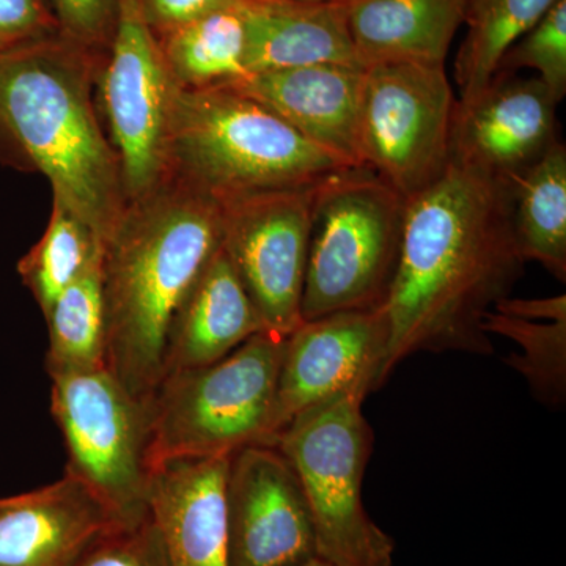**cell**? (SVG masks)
I'll return each mask as SVG.
<instances>
[{"instance_id": "1", "label": "cell", "mask_w": 566, "mask_h": 566, "mask_svg": "<svg viewBox=\"0 0 566 566\" xmlns=\"http://www.w3.org/2000/svg\"><path fill=\"white\" fill-rule=\"evenodd\" d=\"M512 219V185L450 164L408 200L397 273L385 311L382 385L420 352L491 354L483 319L524 273Z\"/></svg>"}, {"instance_id": "2", "label": "cell", "mask_w": 566, "mask_h": 566, "mask_svg": "<svg viewBox=\"0 0 566 566\" xmlns=\"http://www.w3.org/2000/svg\"><path fill=\"white\" fill-rule=\"evenodd\" d=\"M221 243V203L174 178L128 203L104 241V364L144 405L161 382L175 316Z\"/></svg>"}, {"instance_id": "3", "label": "cell", "mask_w": 566, "mask_h": 566, "mask_svg": "<svg viewBox=\"0 0 566 566\" xmlns=\"http://www.w3.org/2000/svg\"><path fill=\"white\" fill-rule=\"evenodd\" d=\"M103 59L61 33L0 54V159L44 175L104 244L128 203L96 109Z\"/></svg>"}, {"instance_id": "4", "label": "cell", "mask_w": 566, "mask_h": 566, "mask_svg": "<svg viewBox=\"0 0 566 566\" xmlns=\"http://www.w3.org/2000/svg\"><path fill=\"white\" fill-rule=\"evenodd\" d=\"M346 167L244 93L175 91L170 178L216 202L312 188Z\"/></svg>"}, {"instance_id": "5", "label": "cell", "mask_w": 566, "mask_h": 566, "mask_svg": "<svg viewBox=\"0 0 566 566\" xmlns=\"http://www.w3.org/2000/svg\"><path fill=\"white\" fill-rule=\"evenodd\" d=\"M286 337L263 331L222 359L166 375L147 409V468L271 446Z\"/></svg>"}, {"instance_id": "6", "label": "cell", "mask_w": 566, "mask_h": 566, "mask_svg": "<svg viewBox=\"0 0 566 566\" xmlns=\"http://www.w3.org/2000/svg\"><path fill=\"white\" fill-rule=\"evenodd\" d=\"M408 200L365 166L346 167L312 191L303 322L386 304L397 273Z\"/></svg>"}, {"instance_id": "7", "label": "cell", "mask_w": 566, "mask_h": 566, "mask_svg": "<svg viewBox=\"0 0 566 566\" xmlns=\"http://www.w3.org/2000/svg\"><path fill=\"white\" fill-rule=\"evenodd\" d=\"M364 392L331 398L294 417L273 446L289 458L311 506L318 556L338 566H392L394 539L363 502L374 430Z\"/></svg>"}, {"instance_id": "8", "label": "cell", "mask_w": 566, "mask_h": 566, "mask_svg": "<svg viewBox=\"0 0 566 566\" xmlns=\"http://www.w3.org/2000/svg\"><path fill=\"white\" fill-rule=\"evenodd\" d=\"M51 408L65 441V474L118 523L148 515L147 409L106 367L51 375Z\"/></svg>"}, {"instance_id": "9", "label": "cell", "mask_w": 566, "mask_h": 566, "mask_svg": "<svg viewBox=\"0 0 566 566\" xmlns=\"http://www.w3.org/2000/svg\"><path fill=\"white\" fill-rule=\"evenodd\" d=\"M175 87L137 0H118V22L95 82L104 133L120 166L126 203L170 180Z\"/></svg>"}, {"instance_id": "10", "label": "cell", "mask_w": 566, "mask_h": 566, "mask_svg": "<svg viewBox=\"0 0 566 566\" xmlns=\"http://www.w3.org/2000/svg\"><path fill=\"white\" fill-rule=\"evenodd\" d=\"M455 103L446 65L367 66L359 123L363 166L406 200L430 188L450 166Z\"/></svg>"}, {"instance_id": "11", "label": "cell", "mask_w": 566, "mask_h": 566, "mask_svg": "<svg viewBox=\"0 0 566 566\" xmlns=\"http://www.w3.org/2000/svg\"><path fill=\"white\" fill-rule=\"evenodd\" d=\"M312 191L314 186L259 192L221 203L223 252L264 329L282 337L303 324Z\"/></svg>"}, {"instance_id": "12", "label": "cell", "mask_w": 566, "mask_h": 566, "mask_svg": "<svg viewBox=\"0 0 566 566\" xmlns=\"http://www.w3.org/2000/svg\"><path fill=\"white\" fill-rule=\"evenodd\" d=\"M226 510L227 566H297L318 556L303 485L277 447L230 457Z\"/></svg>"}, {"instance_id": "13", "label": "cell", "mask_w": 566, "mask_h": 566, "mask_svg": "<svg viewBox=\"0 0 566 566\" xmlns=\"http://www.w3.org/2000/svg\"><path fill=\"white\" fill-rule=\"evenodd\" d=\"M389 326L385 311H349L303 322L286 337L271 446L294 417L342 394L382 386Z\"/></svg>"}, {"instance_id": "14", "label": "cell", "mask_w": 566, "mask_h": 566, "mask_svg": "<svg viewBox=\"0 0 566 566\" xmlns=\"http://www.w3.org/2000/svg\"><path fill=\"white\" fill-rule=\"evenodd\" d=\"M557 106L538 77L495 74L468 102L457 99L450 164L512 182L560 142Z\"/></svg>"}, {"instance_id": "15", "label": "cell", "mask_w": 566, "mask_h": 566, "mask_svg": "<svg viewBox=\"0 0 566 566\" xmlns=\"http://www.w3.org/2000/svg\"><path fill=\"white\" fill-rule=\"evenodd\" d=\"M363 85L364 69L312 65L248 74L230 88L263 104L304 139L348 166H363Z\"/></svg>"}, {"instance_id": "16", "label": "cell", "mask_w": 566, "mask_h": 566, "mask_svg": "<svg viewBox=\"0 0 566 566\" xmlns=\"http://www.w3.org/2000/svg\"><path fill=\"white\" fill-rule=\"evenodd\" d=\"M115 523L102 501L69 474L32 493L0 499V566H73Z\"/></svg>"}, {"instance_id": "17", "label": "cell", "mask_w": 566, "mask_h": 566, "mask_svg": "<svg viewBox=\"0 0 566 566\" xmlns=\"http://www.w3.org/2000/svg\"><path fill=\"white\" fill-rule=\"evenodd\" d=\"M230 457L177 460L148 480V512L174 566H227Z\"/></svg>"}, {"instance_id": "18", "label": "cell", "mask_w": 566, "mask_h": 566, "mask_svg": "<svg viewBox=\"0 0 566 566\" xmlns=\"http://www.w3.org/2000/svg\"><path fill=\"white\" fill-rule=\"evenodd\" d=\"M240 6L249 74L312 65L364 69L349 35L346 3L240 0Z\"/></svg>"}, {"instance_id": "19", "label": "cell", "mask_w": 566, "mask_h": 566, "mask_svg": "<svg viewBox=\"0 0 566 566\" xmlns=\"http://www.w3.org/2000/svg\"><path fill=\"white\" fill-rule=\"evenodd\" d=\"M263 331L262 318L221 245L175 316L164 376L216 363Z\"/></svg>"}, {"instance_id": "20", "label": "cell", "mask_w": 566, "mask_h": 566, "mask_svg": "<svg viewBox=\"0 0 566 566\" xmlns=\"http://www.w3.org/2000/svg\"><path fill=\"white\" fill-rule=\"evenodd\" d=\"M465 0H353L346 22L364 69L376 63L446 65Z\"/></svg>"}, {"instance_id": "21", "label": "cell", "mask_w": 566, "mask_h": 566, "mask_svg": "<svg viewBox=\"0 0 566 566\" xmlns=\"http://www.w3.org/2000/svg\"><path fill=\"white\" fill-rule=\"evenodd\" d=\"M483 331L502 335L520 346L523 354L506 364L527 379L539 400L565 403L566 395V296L539 300L505 297L483 319Z\"/></svg>"}, {"instance_id": "22", "label": "cell", "mask_w": 566, "mask_h": 566, "mask_svg": "<svg viewBox=\"0 0 566 566\" xmlns=\"http://www.w3.org/2000/svg\"><path fill=\"white\" fill-rule=\"evenodd\" d=\"M158 41L178 91L233 87L249 74L245 69L248 39L240 0L159 36Z\"/></svg>"}, {"instance_id": "23", "label": "cell", "mask_w": 566, "mask_h": 566, "mask_svg": "<svg viewBox=\"0 0 566 566\" xmlns=\"http://www.w3.org/2000/svg\"><path fill=\"white\" fill-rule=\"evenodd\" d=\"M513 232L524 262L566 279V147L557 142L512 182Z\"/></svg>"}, {"instance_id": "24", "label": "cell", "mask_w": 566, "mask_h": 566, "mask_svg": "<svg viewBox=\"0 0 566 566\" xmlns=\"http://www.w3.org/2000/svg\"><path fill=\"white\" fill-rule=\"evenodd\" d=\"M557 0H465L468 33L455 62L460 102L493 81L506 51L542 20Z\"/></svg>"}, {"instance_id": "25", "label": "cell", "mask_w": 566, "mask_h": 566, "mask_svg": "<svg viewBox=\"0 0 566 566\" xmlns=\"http://www.w3.org/2000/svg\"><path fill=\"white\" fill-rule=\"evenodd\" d=\"M43 315L50 329V376L106 367L102 259L66 286Z\"/></svg>"}, {"instance_id": "26", "label": "cell", "mask_w": 566, "mask_h": 566, "mask_svg": "<svg viewBox=\"0 0 566 566\" xmlns=\"http://www.w3.org/2000/svg\"><path fill=\"white\" fill-rule=\"evenodd\" d=\"M102 240L92 227L52 199L46 232L22 256L18 273L44 314L66 286L102 259Z\"/></svg>"}, {"instance_id": "27", "label": "cell", "mask_w": 566, "mask_h": 566, "mask_svg": "<svg viewBox=\"0 0 566 566\" xmlns=\"http://www.w3.org/2000/svg\"><path fill=\"white\" fill-rule=\"evenodd\" d=\"M535 70L553 98L566 95V0H557L534 28L506 51L497 73ZM495 73V74H497Z\"/></svg>"}, {"instance_id": "28", "label": "cell", "mask_w": 566, "mask_h": 566, "mask_svg": "<svg viewBox=\"0 0 566 566\" xmlns=\"http://www.w3.org/2000/svg\"><path fill=\"white\" fill-rule=\"evenodd\" d=\"M73 566H174L155 521L115 523L102 532Z\"/></svg>"}, {"instance_id": "29", "label": "cell", "mask_w": 566, "mask_h": 566, "mask_svg": "<svg viewBox=\"0 0 566 566\" xmlns=\"http://www.w3.org/2000/svg\"><path fill=\"white\" fill-rule=\"evenodd\" d=\"M61 35L106 55L118 22V0H46Z\"/></svg>"}, {"instance_id": "30", "label": "cell", "mask_w": 566, "mask_h": 566, "mask_svg": "<svg viewBox=\"0 0 566 566\" xmlns=\"http://www.w3.org/2000/svg\"><path fill=\"white\" fill-rule=\"evenodd\" d=\"M59 33L46 0H0V54Z\"/></svg>"}, {"instance_id": "31", "label": "cell", "mask_w": 566, "mask_h": 566, "mask_svg": "<svg viewBox=\"0 0 566 566\" xmlns=\"http://www.w3.org/2000/svg\"><path fill=\"white\" fill-rule=\"evenodd\" d=\"M233 2L234 0H137L142 17L158 39Z\"/></svg>"}, {"instance_id": "32", "label": "cell", "mask_w": 566, "mask_h": 566, "mask_svg": "<svg viewBox=\"0 0 566 566\" xmlns=\"http://www.w3.org/2000/svg\"><path fill=\"white\" fill-rule=\"evenodd\" d=\"M297 566H338L333 564V562L326 560V558L316 556L311 558V560L304 562V564Z\"/></svg>"}, {"instance_id": "33", "label": "cell", "mask_w": 566, "mask_h": 566, "mask_svg": "<svg viewBox=\"0 0 566 566\" xmlns=\"http://www.w3.org/2000/svg\"><path fill=\"white\" fill-rule=\"evenodd\" d=\"M300 2L349 3L353 0H300Z\"/></svg>"}]
</instances>
